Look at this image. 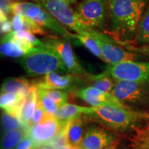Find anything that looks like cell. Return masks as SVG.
I'll list each match as a JSON object with an SVG mask.
<instances>
[{"label": "cell", "instance_id": "cell-1", "mask_svg": "<svg viewBox=\"0 0 149 149\" xmlns=\"http://www.w3.org/2000/svg\"><path fill=\"white\" fill-rule=\"evenodd\" d=\"M148 0H107L110 31L119 44L135 37Z\"/></svg>", "mask_w": 149, "mask_h": 149}, {"label": "cell", "instance_id": "cell-2", "mask_svg": "<svg viewBox=\"0 0 149 149\" xmlns=\"http://www.w3.org/2000/svg\"><path fill=\"white\" fill-rule=\"evenodd\" d=\"M88 117L118 133L135 130L149 121V114L114 105L92 107Z\"/></svg>", "mask_w": 149, "mask_h": 149}, {"label": "cell", "instance_id": "cell-3", "mask_svg": "<svg viewBox=\"0 0 149 149\" xmlns=\"http://www.w3.org/2000/svg\"><path fill=\"white\" fill-rule=\"evenodd\" d=\"M20 64L29 76L46 75L56 71L68 72L58 54L44 46L35 47L22 57Z\"/></svg>", "mask_w": 149, "mask_h": 149}, {"label": "cell", "instance_id": "cell-4", "mask_svg": "<svg viewBox=\"0 0 149 149\" xmlns=\"http://www.w3.org/2000/svg\"><path fill=\"white\" fill-rule=\"evenodd\" d=\"M10 13L31 18L43 29H46L66 40L71 39V34L66 28L53 17L44 7L37 3L17 1L11 3Z\"/></svg>", "mask_w": 149, "mask_h": 149}, {"label": "cell", "instance_id": "cell-5", "mask_svg": "<svg viewBox=\"0 0 149 149\" xmlns=\"http://www.w3.org/2000/svg\"><path fill=\"white\" fill-rule=\"evenodd\" d=\"M111 94L133 111V109H141L149 105V83L115 80Z\"/></svg>", "mask_w": 149, "mask_h": 149}, {"label": "cell", "instance_id": "cell-6", "mask_svg": "<svg viewBox=\"0 0 149 149\" xmlns=\"http://www.w3.org/2000/svg\"><path fill=\"white\" fill-rule=\"evenodd\" d=\"M74 12L77 19L85 27L104 30L109 19L107 0H81Z\"/></svg>", "mask_w": 149, "mask_h": 149}, {"label": "cell", "instance_id": "cell-7", "mask_svg": "<svg viewBox=\"0 0 149 149\" xmlns=\"http://www.w3.org/2000/svg\"><path fill=\"white\" fill-rule=\"evenodd\" d=\"M44 7L57 21L77 34L90 35L91 29L83 26L77 19L74 10L63 0H34Z\"/></svg>", "mask_w": 149, "mask_h": 149}, {"label": "cell", "instance_id": "cell-8", "mask_svg": "<svg viewBox=\"0 0 149 149\" xmlns=\"http://www.w3.org/2000/svg\"><path fill=\"white\" fill-rule=\"evenodd\" d=\"M90 36L98 44L105 59V62L109 66L116 65L123 61L139 60L144 57L143 55L121 47L120 44L100 31L91 29Z\"/></svg>", "mask_w": 149, "mask_h": 149}, {"label": "cell", "instance_id": "cell-9", "mask_svg": "<svg viewBox=\"0 0 149 149\" xmlns=\"http://www.w3.org/2000/svg\"><path fill=\"white\" fill-rule=\"evenodd\" d=\"M106 72L115 80L149 83V61H123L108 66Z\"/></svg>", "mask_w": 149, "mask_h": 149}, {"label": "cell", "instance_id": "cell-10", "mask_svg": "<svg viewBox=\"0 0 149 149\" xmlns=\"http://www.w3.org/2000/svg\"><path fill=\"white\" fill-rule=\"evenodd\" d=\"M44 47L53 50L61 57L68 72L75 75H86V72L80 64L72 46L68 40L54 36H47L43 39Z\"/></svg>", "mask_w": 149, "mask_h": 149}, {"label": "cell", "instance_id": "cell-11", "mask_svg": "<svg viewBox=\"0 0 149 149\" xmlns=\"http://www.w3.org/2000/svg\"><path fill=\"white\" fill-rule=\"evenodd\" d=\"M67 123L59 120L55 116L48 115L39 124L27 127L28 135L38 148L46 146L65 127Z\"/></svg>", "mask_w": 149, "mask_h": 149}, {"label": "cell", "instance_id": "cell-12", "mask_svg": "<svg viewBox=\"0 0 149 149\" xmlns=\"http://www.w3.org/2000/svg\"><path fill=\"white\" fill-rule=\"evenodd\" d=\"M115 141L113 135L104 128L97 126L87 128L78 149H104Z\"/></svg>", "mask_w": 149, "mask_h": 149}, {"label": "cell", "instance_id": "cell-13", "mask_svg": "<svg viewBox=\"0 0 149 149\" xmlns=\"http://www.w3.org/2000/svg\"><path fill=\"white\" fill-rule=\"evenodd\" d=\"M77 77L79 76L72 73L60 74L56 72H53L44 75L43 79L40 82L35 83V85L40 88L71 91L77 82Z\"/></svg>", "mask_w": 149, "mask_h": 149}, {"label": "cell", "instance_id": "cell-14", "mask_svg": "<svg viewBox=\"0 0 149 149\" xmlns=\"http://www.w3.org/2000/svg\"><path fill=\"white\" fill-rule=\"evenodd\" d=\"M87 117L83 115L68 121L66 126L67 143L73 148H78L82 141L87 128H86Z\"/></svg>", "mask_w": 149, "mask_h": 149}, {"label": "cell", "instance_id": "cell-15", "mask_svg": "<svg viewBox=\"0 0 149 149\" xmlns=\"http://www.w3.org/2000/svg\"><path fill=\"white\" fill-rule=\"evenodd\" d=\"M35 47L31 43L20 40H8L1 41V56L5 57H22L29 53Z\"/></svg>", "mask_w": 149, "mask_h": 149}, {"label": "cell", "instance_id": "cell-16", "mask_svg": "<svg viewBox=\"0 0 149 149\" xmlns=\"http://www.w3.org/2000/svg\"><path fill=\"white\" fill-rule=\"evenodd\" d=\"M33 84L24 77H8L3 80L1 93H10L26 97Z\"/></svg>", "mask_w": 149, "mask_h": 149}, {"label": "cell", "instance_id": "cell-17", "mask_svg": "<svg viewBox=\"0 0 149 149\" xmlns=\"http://www.w3.org/2000/svg\"><path fill=\"white\" fill-rule=\"evenodd\" d=\"M92 107H80L75 104H65L57 109L55 116L61 122H68L70 120L83 115H89L92 113Z\"/></svg>", "mask_w": 149, "mask_h": 149}, {"label": "cell", "instance_id": "cell-18", "mask_svg": "<svg viewBox=\"0 0 149 149\" xmlns=\"http://www.w3.org/2000/svg\"><path fill=\"white\" fill-rule=\"evenodd\" d=\"M38 102V91L35 84H33L29 93L26 97V100L22 108L20 120L26 127L32 120Z\"/></svg>", "mask_w": 149, "mask_h": 149}, {"label": "cell", "instance_id": "cell-19", "mask_svg": "<svg viewBox=\"0 0 149 149\" xmlns=\"http://www.w3.org/2000/svg\"><path fill=\"white\" fill-rule=\"evenodd\" d=\"M11 23L13 31H26L35 35L48 36V34L43 28L28 17L22 15H14Z\"/></svg>", "mask_w": 149, "mask_h": 149}, {"label": "cell", "instance_id": "cell-20", "mask_svg": "<svg viewBox=\"0 0 149 149\" xmlns=\"http://www.w3.org/2000/svg\"><path fill=\"white\" fill-rule=\"evenodd\" d=\"M130 142L133 149H149V121L135 130Z\"/></svg>", "mask_w": 149, "mask_h": 149}, {"label": "cell", "instance_id": "cell-21", "mask_svg": "<svg viewBox=\"0 0 149 149\" xmlns=\"http://www.w3.org/2000/svg\"><path fill=\"white\" fill-rule=\"evenodd\" d=\"M26 136H28L27 127L6 132L1 141V148H13L17 146Z\"/></svg>", "mask_w": 149, "mask_h": 149}, {"label": "cell", "instance_id": "cell-22", "mask_svg": "<svg viewBox=\"0 0 149 149\" xmlns=\"http://www.w3.org/2000/svg\"><path fill=\"white\" fill-rule=\"evenodd\" d=\"M135 39L138 46L149 44V3L139 22Z\"/></svg>", "mask_w": 149, "mask_h": 149}, {"label": "cell", "instance_id": "cell-23", "mask_svg": "<svg viewBox=\"0 0 149 149\" xmlns=\"http://www.w3.org/2000/svg\"><path fill=\"white\" fill-rule=\"evenodd\" d=\"M71 38L76 39L81 45H83L86 49H88L93 55L96 56L99 59L105 62V59H104L100 46L92 37L87 35L77 34V33L72 34V33Z\"/></svg>", "mask_w": 149, "mask_h": 149}, {"label": "cell", "instance_id": "cell-24", "mask_svg": "<svg viewBox=\"0 0 149 149\" xmlns=\"http://www.w3.org/2000/svg\"><path fill=\"white\" fill-rule=\"evenodd\" d=\"M88 78L93 82L92 86L100 89L104 92L111 93L115 86L113 78L109 75L107 72L98 74V75H89Z\"/></svg>", "mask_w": 149, "mask_h": 149}, {"label": "cell", "instance_id": "cell-25", "mask_svg": "<svg viewBox=\"0 0 149 149\" xmlns=\"http://www.w3.org/2000/svg\"><path fill=\"white\" fill-rule=\"evenodd\" d=\"M8 40H20L22 41L31 43L35 47L37 46H44L42 40L37 38L35 34L26 31H12L8 34L3 35L1 41Z\"/></svg>", "mask_w": 149, "mask_h": 149}, {"label": "cell", "instance_id": "cell-26", "mask_svg": "<svg viewBox=\"0 0 149 149\" xmlns=\"http://www.w3.org/2000/svg\"><path fill=\"white\" fill-rule=\"evenodd\" d=\"M1 122L5 133L10 130L26 128L19 118L3 110L1 114Z\"/></svg>", "mask_w": 149, "mask_h": 149}, {"label": "cell", "instance_id": "cell-27", "mask_svg": "<svg viewBox=\"0 0 149 149\" xmlns=\"http://www.w3.org/2000/svg\"><path fill=\"white\" fill-rule=\"evenodd\" d=\"M38 91V100L44 108V111L48 115L55 116V114L57 112L59 107L53 99L46 95L42 89L37 88Z\"/></svg>", "mask_w": 149, "mask_h": 149}, {"label": "cell", "instance_id": "cell-28", "mask_svg": "<svg viewBox=\"0 0 149 149\" xmlns=\"http://www.w3.org/2000/svg\"><path fill=\"white\" fill-rule=\"evenodd\" d=\"M44 91L46 95L53 99L56 103L58 104L59 107L66 104L68 99V93L64 91L57 90V89H48V88H40Z\"/></svg>", "mask_w": 149, "mask_h": 149}, {"label": "cell", "instance_id": "cell-29", "mask_svg": "<svg viewBox=\"0 0 149 149\" xmlns=\"http://www.w3.org/2000/svg\"><path fill=\"white\" fill-rule=\"evenodd\" d=\"M47 116H48V115L46 113V111H44V108L42 107V104H41V103L38 100L36 110H35L32 120L30 122L28 127L39 124V123H40L42 121L44 120Z\"/></svg>", "mask_w": 149, "mask_h": 149}, {"label": "cell", "instance_id": "cell-30", "mask_svg": "<svg viewBox=\"0 0 149 149\" xmlns=\"http://www.w3.org/2000/svg\"><path fill=\"white\" fill-rule=\"evenodd\" d=\"M0 18H1V34L7 35L13 31L12 23L8 17V14L5 13L3 11H0Z\"/></svg>", "mask_w": 149, "mask_h": 149}, {"label": "cell", "instance_id": "cell-31", "mask_svg": "<svg viewBox=\"0 0 149 149\" xmlns=\"http://www.w3.org/2000/svg\"><path fill=\"white\" fill-rule=\"evenodd\" d=\"M123 45L126 46V49L133 52V53H137L143 56H149V44H146V45L137 46H129L128 44H123Z\"/></svg>", "mask_w": 149, "mask_h": 149}, {"label": "cell", "instance_id": "cell-32", "mask_svg": "<svg viewBox=\"0 0 149 149\" xmlns=\"http://www.w3.org/2000/svg\"><path fill=\"white\" fill-rule=\"evenodd\" d=\"M37 146L33 139L29 135L24 138L21 142L16 146L15 149H37Z\"/></svg>", "mask_w": 149, "mask_h": 149}, {"label": "cell", "instance_id": "cell-33", "mask_svg": "<svg viewBox=\"0 0 149 149\" xmlns=\"http://www.w3.org/2000/svg\"><path fill=\"white\" fill-rule=\"evenodd\" d=\"M117 144H118V141L115 140V141H113L111 144H110L109 146H107L106 148H104V149H117Z\"/></svg>", "mask_w": 149, "mask_h": 149}, {"label": "cell", "instance_id": "cell-34", "mask_svg": "<svg viewBox=\"0 0 149 149\" xmlns=\"http://www.w3.org/2000/svg\"><path fill=\"white\" fill-rule=\"evenodd\" d=\"M63 1H65V2L67 3L68 5H70V6H71L77 3L79 0H63Z\"/></svg>", "mask_w": 149, "mask_h": 149}, {"label": "cell", "instance_id": "cell-35", "mask_svg": "<svg viewBox=\"0 0 149 149\" xmlns=\"http://www.w3.org/2000/svg\"><path fill=\"white\" fill-rule=\"evenodd\" d=\"M37 149H53V148H51V147L48 146H41V147H40V148H37Z\"/></svg>", "mask_w": 149, "mask_h": 149}, {"label": "cell", "instance_id": "cell-36", "mask_svg": "<svg viewBox=\"0 0 149 149\" xmlns=\"http://www.w3.org/2000/svg\"><path fill=\"white\" fill-rule=\"evenodd\" d=\"M10 149H13V148H10Z\"/></svg>", "mask_w": 149, "mask_h": 149}]
</instances>
